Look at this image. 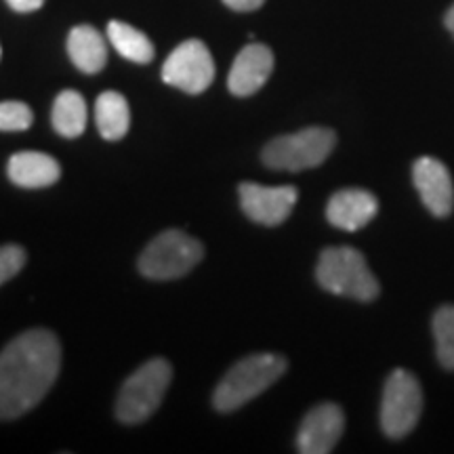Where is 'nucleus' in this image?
<instances>
[{"instance_id":"nucleus-8","label":"nucleus","mask_w":454,"mask_h":454,"mask_svg":"<svg viewBox=\"0 0 454 454\" xmlns=\"http://www.w3.org/2000/svg\"><path fill=\"white\" fill-rule=\"evenodd\" d=\"M162 81L184 93L200 95L215 81V61L207 44L198 38L181 43L162 66Z\"/></svg>"},{"instance_id":"nucleus-15","label":"nucleus","mask_w":454,"mask_h":454,"mask_svg":"<svg viewBox=\"0 0 454 454\" xmlns=\"http://www.w3.org/2000/svg\"><path fill=\"white\" fill-rule=\"evenodd\" d=\"M67 55L84 74H98L107 64L106 38L93 26H76L67 34Z\"/></svg>"},{"instance_id":"nucleus-17","label":"nucleus","mask_w":454,"mask_h":454,"mask_svg":"<svg viewBox=\"0 0 454 454\" xmlns=\"http://www.w3.org/2000/svg\"><path fill=\"white\" fill-rule=\"evenodd\" d=\"M87 121L89 110L82 95L76 90H61L53 101V110H51V122L57 133L66 139L81 137L87 129Z\"/></svg>"},{"instance_id":"nucleus-2","label":"nucleus","mask_w":454,"mask_h":454,"mask_svg":"<svg viewBox=\"0 0 454 454\" xmlns=\"http://www.w3.org/2000/svg\"><path fill=\"white\" fill-rule=\"evenodd\" d=\"M286 357L278 354H253L225 372L213 394L219 412H234L270 389L286 372Z\"/></svg>"},{"instance_id":"nucleus-9","label":"nucleus","mask_w":454,"mask_h":454,"mask_svg":"<svg viewBox=\"0 0 454 454\" xmlns=\"http://www.w3.org/2000/svg\"><path fill=\"white\" fill-rule=\"evenodd\" d=\"M238 198L244 215L254 223L276 227L291 217L294 204L299 200V190L294 185H259L240 184Z\"/></svg>"},{"instance_id":"nucleus-3","label":"nucleus","mask_w":454,"mask_h":454,"mask_svg":"<svg viewBox=\"0 0 454 454\" xmlns=\"http://www.w3.org/2000/svg\"><path fill=\"white\" fill-rule=\"evenodd\" d=\"M317 284L326 293L368 303L381 293L379 280L357 248L333 247L322 251L316 268Z\"/></svg>"},{"instance_id":"nucleus-6","label":"nucleus","mask_w":454,"mask_h":454,"mask_svg":"<svg viewBox=\"0 0 454 454\" xmlns=\"http://www.w3.org/2000/svg\"><path fill=\"white\" fill-rule=\"evenodd\" d=\"M204 257L202 244L181 230H167L145 247L139 271L150 280H177L190 274Z\"/></svg>"},{"instance_id":"nucleus-18","label":"nucleus","mask_w":454,"mask_h":454,"mask_svg":"<svg viewBox=\"0 0 454 454\" xmlns=\"http://www.w3.org/2000/svg\"><path fill=\"white\" fill-rule=\"evenodd\" d=\"M107 38H110L112 47L133 64H150L156 55L150 38L144 32H139L137 27L124 24V21H110L107 24Z\"/></svg>"},{"instance_id":"nucleus-22","label":"nucleus","mask_w":454,"mask_h":454,"mask_svg":"<svg viewBox=\"0 0 454 454\" xmlns=\"http://www.w3.org/2000/svg\"><path fill=\"white\" fill-rule=\"evenodd\" d=\"M7 4L17 13H32L44 4V0H7Z\"/></svg>"},{"instance_id":"nucleus-1","label":"nucleus","mask_w":454,"mask_h":454,"mask_svg":"<svg viewBox=\"0 0 454 454\" xmlns=\"http://www.w3.org/2000/svg\"><path fill=\"white\" fill-rule=\"evenodd\" d=\"M61 371L59 339L47 328L21 333L0 351V421L36 408Z\"/></svg>"},{"instance_id":"nucleus-19","label":"nucleus","mask_w":454,"mask_h":454,"mask_svg":"<svg viewBox=\"0 0 454 454\" xmlns=\"http://www.w3.org/2000/svg\"><path fill=\"white\" fill-rule=\"evenodd\" d=\"M434 337L440 364L446 371H454V305H444L435 311Z\"/></svg>"},{"instance_id":"nucleus-7","label":"nucleus","mask_w":454,"mask_h":454,"mask_svg":"<svg viewBox=\"0 0 454 454\" xmlns=\"http://www.w3.org/2000/svg\"><path fill=\"white\" fill-rule=\"evenodd\" d=\"M423 411V389L412 372L397 368L389 374L381 400V427L391 440H400L417 427Z\"/></svg>"},{"instance_id":"nucleus-21","label":"nucleus","mask_w":454,"mask_h":454,"mask_svg":"<svg viewBox=\"0 0 454 454\" xmlns=\"http://www.w3.org/2000/svg\"><path fill=\"white\" fill-rule=\"evenodd\" d=\"M26 261L27 253L20 244H4V247H0V286L13 280L24 270Z\"/></svg>"},{"instance_id":"nucleus-23","label":"nucleus","mask_w":454,"mask_h":454,"mask_svg":"<svg viewBox=\"0 0 454 454\" xmlns=\"http://www.w3.org/2000/svg\"><path fill=\"white\" fill-rule=\"evenodd\" d=\"M265 0H223V4H227L230 9L240 11V13H248V11H257Z\"/></svg>"},{"instance_id":"nucleus-5","label":"nucleus","mask_w":454,"mask_h":454,"mask_svg":"<svg viewBox=\"0 0 454 454\" xmlns=\"http://www.w3.org/2000/svg\"><path fill=\"white\" fill-rule=\"evenodd\" d=\"M337 145V135L326 127H308L299 133L282 135L265 145L263 164L274 170L299 173L320 167Z\"/></svg>"},{"instance_id":"nucleus-24","label":"nucleus","mask_w":454,"mask_h":454,"mask_svg":"<svg viewBox=\"0 0 454 454\" xmlns=\"http://www.w3.org/2000/svg\"><path fill=\"white\" fill-rule=\"evenodd\" d=\"M444 24H446V27H448V32L452 34L454 36V4L450 9L446 11V17H444Z\"/></svg>"},{"instance_id":"nucleus-13","label":"nucleus","mask_w":454,"mask_h":454,"mask_svg":"<svg viewBox=\"0 0 454 454\" xmlns=\"http://www.w3.org/2000/svg\"><path fill=\"white\" fill-rule=\"evenodd\" d=\"M379 213V200L368 190H340L326 204L328 223L343 231H357L366 227Z\"/></svg>"},{"instance_id":"nucleus-14","label":"nucleus","mask_w":454,"mask_h":454,"mask_svg":"<svg viewBox=\"0 0 454 454\" xmlns=\"http://www.w3.org/2000/svg\"><path fill=\"white\" fill-rule=\"evenodd\" d=\"M7 175L15 185L41 190L59 181L61 167L53 156L43 152H17L9 158Z\"/></svg>"},{"instance_id":"nucleus-20","label":"nucleus","mask_w":454,"mask_h":454,"mask_svg":"<svg viewBox=\"0 0 454 454\" xmlns=\"http://www.w3.org/2000/svg\"><path fill=\"white\" fill-rule=\"evenodd\" d=\"M34 122L32 107L24 101H3L0 104V130L3 133H20L27 130Z\"/></svg>"},{"instance_id":"nucleus-11","label":"nucleus","mask_w":454,"mask_h":454,"mask_svg":"<svg viewBox=\"0 0 454 454\" xmlns=\"http://www.w3.org/2000/svg\"><path fill=\"white\" fill-rule=\"evenodd\" d=\"M412 181L425 207L435 217H448L454 207L452 175L438 158L423 156L414 162Z\"/></svg>"},{"instance_id":"nucleus-4","label":"nucleus","mask_w":454,"mask_h":454,"mask_svg":"<svg viewBox=\"0 0 454 454\" xmlns=\"http://www.w3.org/2000/svg\"><path fill=\"white\" fill-rule=\"evenodd\" d=\"M173 368L164 357H154L141 364L122 383L116 400V417L121 423H144L158 411L167 394Z\"/></svg>"},{"instance_id":"nucleus-16","label":"nucleus","mask_w":454,"mask_h":454,"mask_svg":"<svg viewBox=\"0 0 454 454\" xmlns=\"http://www.w3.org/2000/svg\"><path fill=\"white\" fill-rule=\"evenodd\" d=\"M95 122L107 141H121L130 129L129 101L118 90H106L95 101Z\"/></svg>"},{"instance_id":"nucleus-25","label":"nucleus","mask_w":454,"mask_h":454,"mask_svg":"<svg viewBox=\"0 0 454 454\" xmlns=\"http://www.w3.org/2000/svg\"><path fill=\"white\" fill-rule=\"evenodd\" d=\"M0 55H3V49H0Z\"/></svg>"},{"instance_id":"nucleus-10","label":"nucleus","mask_w":454,"mask_h":454,"mask_svg":"<svg viewBox=\"0 0 454 454\" xmlns=\"http://www.w3.org/2000/svg\"><path fill=\"white\" fill-rule=\"evenodd\" d=\"M345 429V414L340 406L326 402L311 408L301 423L297 450L301 454H328L339 444Z\"/></svg>"},{"instance_id":"nucleus-12","label":"nucleus","mask_w":454,"mask_h":454,"mask_svg":"<svg viewBox=\"0 0 454 454\" xmlns=\"http://www.w3.org/2000/svg\"><path fill=\"white\" fill-rule=\"evenodd\" d=\"M274 72V53L265 44L253 43L244 47L227 76V89L236 98H251L270 81Z\"/></svg>"}]
</instances>
